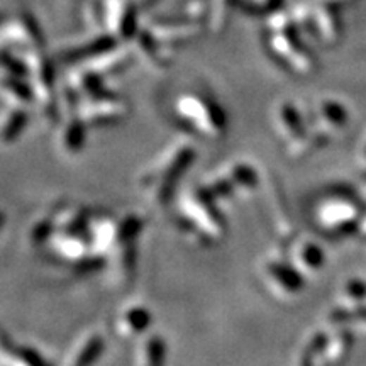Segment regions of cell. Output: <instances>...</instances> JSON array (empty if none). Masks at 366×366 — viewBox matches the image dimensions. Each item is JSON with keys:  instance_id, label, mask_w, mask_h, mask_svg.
Segmentation results:
<instances>
[{"instance_id": "cell-1", "label": "cell", "mask_w": 366, "mask_h": 366, "mask_svg": "<svg viewBox=\"0 0 366 366\" xmlns=\"http://www.w3.org/2000/svg\"><path fill=\"white\" fill-rule=\"evenodd\" d=\"M194 148L182 144V146L173 148L161 158L158 163L149 170L146 177L143 178V183L151 192L153 201L165 206L173 197L175 189L178 182L182 180L183 173L189 170V166L194 161Z\"/></svg>"}, {"instance_id": "cell-2", "label": "cell", "mask_w": 366, "mask_h": 366, "mask_svg": "<svg viewBox=\"0 0 366 366\" xmlns=\"http://www.w3.org/2000/svg\"><path fill=\"white\" fill-rule=\"evenodd\" d=\"M183 212H185V219L189 220V224H192L203 238H207V236L215 238L224 231L219 212L212 206L209 190L189 195L183 202Z\"/></svg>"}, {"instance_id": "cell-3", "label": "cell", "mask_w": 366, "mask_h": 366, "mask_svg": "<svg viewBox=\"0 0 366 366\" xmlns=\"http://www.w3.org/2000/svg\"><path fill=\"white\" fill-rule=\"evenodd\" d=\"M151 312L143 305H131L120 314L119 317V331L124 336L131 338V336H137L144 332L151 326Z\"/></svg>"}, {"instance_id": "cell-4", "label": "cell", "mask_w": 366, "mask_h": 366, "mask_svg": "<svg viewBox=\"0 0 366 366\" xmlns=\"http://www.w3.org/2000/svg\"><path fill=\"white\" fill-rule=\"evenodd\" d=\"M103 351V339L99 334H90L75 348L70 366H94Z\"/></svg>"}, {"instance_id": "cell-5", "label": "cell", "mask_w": 366, "mask_h": 366, "mask_svg": "<svg viewBox=\"0 0 366 366\" xmlns=\"http://www.w3.org/2000/svg\"><path fill=\"white\" fill-rule=\"evenodd\" d=\"M141 366H165L166 361V343L161 336L151 334L144 339L139 349Z\"/></svg>"}, {"instance_id": "cell-6", "label": "cell", "mask_w": 366, "mask_h": 366, "mask_svg": "<svg viewBox=\"0 0 366 366\" xmlns=\"http://www.w3.org/2000/svg\"><path fill=\"white\" fill-rule=\"evenodd\" d=\"M83 144H85V129H83V124H70L63 131V136H61V146H63L66 153L75 155V153L80 151Z\"/></svg>"}, {"instance_id": "cell-7", "label": "cell", "mask_w": 366, "mask_h": 366, "mask_svg": "<svg viewBox=\"0 0 366 366\" xmlns=\"http://www.w3.org/2000/svg\"><path fill=\"white\" fill-rule=\"evenodd\" d=\"M24 124H26V119H24L23 114H11L9 118L0 124V143L2 144L14 143L20 132H23Z\"/></svg>"}, {"instance_id": "cell-8", "label": "cell", "mask_w": 366, "mask_h": 366, "mask_svg": "<svg viewBox=\"0 0 366 366\" xmlns=\"http://www.w3.org/2000/svg\"><path fill=\"white\" fill-rule=\"evenodd\" d=\"M9 353L12 355V358H15V360L19 361V365L23 366H51L44 360L43 355H39L36 349L29 346H19L14 349L9 346Z\"/></svg>"}, {"instance_id": "cell-9", "label": "cell", "mask_w": 366, "mask_h": 366, "mask_svg": "<svg viewBox=\"0 0 366 366\" xmlns=\"http://www.w3.org/2000/svg\"><path fill=\"white\" fill-rule=\"evenodd\" d=\"M4 220H6V215H4V212H2V210H0V227H2Z\"/></svg>"}]
</instances>
